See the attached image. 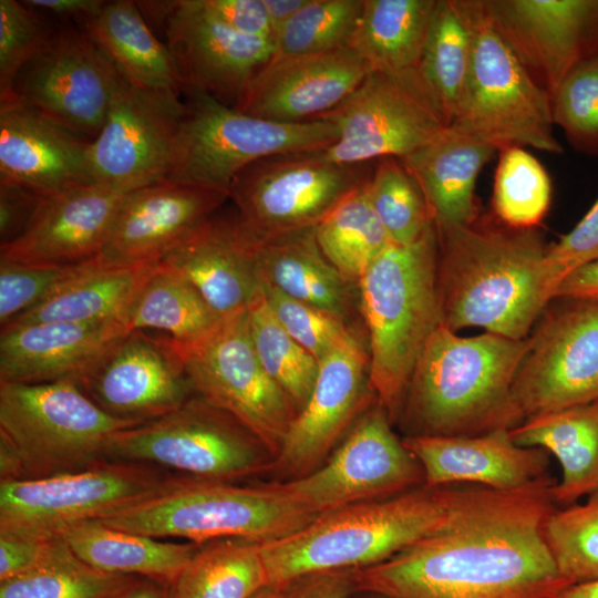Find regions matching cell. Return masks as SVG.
Segmentation results:
<instances>
[{"instance_id": "1", "label": "cell", "mask_w": 598, "mask_h": 598, "mask_svg": "<svg viewBox=\"0 0 598 598\" xmlns=\"http://www.w3.org/2000/svg\"><path fill=\"white\" fill-rule=\"evenodd\" d=\"M546 475L518 488H450L440 526L389 559L353 569L382 598H554L571 585L544 537L555 511Z\"/></svg>"}, {"instance_id": "2", "label": "cell", "mask_w": 598, "mask_h": 598, "mask_svg": "<svg viewBox=\"0 0 598 598\" xmlns=\"http://www.w3.org/2000/svg\"><path fill=\"white\" fill-rule=\"evenodd\" d=\"M477 219L436 230L441 322L454 332L481 328L525 339L558 287L548 246L535 229Z\"/></svg>"}, {"instance_id": "3", "label": "cell", "mask_w": 598, "mask_h": 598, "mask_svg": "<svg viewBox=\"0 0 598 598\" xmlns=\"http://www.w3.org/2000/svg\"><path fill=\"white\" fill-rule=\"evenodd\" d=\"M528 343V337L488 332L461 337L440 323L417 358L404 398L417 430L412 435H476L519 424L512 390Z\"/></svg>"}, {"instance_id": "4", "label": "cell", "mask_w": 598, "mask_h": 598, "mask_svg": "<svg viewBox=\"0 0 598 598\" xmlns=\"http://www.w3.org/2000/svg\"><path fill=\"white\" fill-rule=\"evenodd\" d=\"M434 224L409 245H390L358 281L369 333V381L394 420L417 358L441 322Z\"/></svg>"}, {"instance_id": "5", "label": "cell", "mask_w": 598, "mask_h": 598, "mask_svg": "<svg viewBox=\"0 0 598 598\" xmlns=\"http://www.w3.org/2000/svg\"><path fill=\"white\" fill-rule=\"evenodd\" d=\"M447 487H419L317 516L301 529L260 544L269 586L285 589L315 573L379 564L442 523Z\"/></svg>"}, {"instance_id": "6", "label": "cell", "mask_w": 598, "mask_h": 598, "mask_svg": "<svg viewBox=\"0 0 598 598\" xmlns=\"http://www.w3.org/2000/svg\"><path fill=\"white\" fill-rule=\"evenodd\" d=\"M138 424L109 414L73 381L0 382V481L85 468L106 460L117 432Z\"/></svg>"}, {"instance_id": "7", "label": "cell", "mask_w": 598, "mask_h": 598, "mask_svg": "<svg viewBox=\"0 0 598 598\" xmlns=\"http://www.w3.org/2000/svg\"><path fill=\"white\" fill-rule=\"evenodd\" d=\"M316 517L278 483L239 486L186 477L172 489L99 520L113 528L200 546L228 538L274 542Z\"/></svg>"}, {"instance_id": "8", "label": "cell", "mask_w": 598, "mask_h": 598, "mask_svg": "<svg viewBox=\"0 0 598 598\" xmlns=\"http://www.w3.org/2000/svg\"><path fill=\"white\" fill-rule=\"evenodd\" d=\"M165 179L229 196L235 177L260 159L323 150L339 136L326 117L280 123L245 114L215 97L188 89Z\"/></svg>"}, {"instance_id": "9", "label": "cell", "mask_w": 598, "mask_h": 598, "mask_svg": "<svg viewBox=\"0 0 598 598\" xmlns=\"http://www.w3.org/2000/svg\"><path fill=\"white\" fill-rule=\"evenodd\" d=\"M473 38L467 83L451 126L496 150L530 146L561 154L551 99L498 32L483 0H462Z\"/></svg>"}, {"instance_id": "10", "label": "cell", "mask_w": 598, "mask_h": 598, "mask_svg": "<svg viewBox=\"0 0 598 598\" xmlns=\"http://www.w3.org/2000/svg\"><path fill=\"white\" fill-rule=\"evenodd\" d=\"M105 458L220 482L268 471L274 463L250 431L197 394L162 417L117 432Z\"/></svg>"}, {"instance_id": "11", "label": "cell", "mask_w": 598, "mask_h": 598, "mask_svg": "<svg viewBox=\"0 0 598 598\" xmlns=\"http://www.w3.org/2000/svg\"><path fill=\"white\" fill-rule=\"evenodd\" d=\"M185 478L147 464L102 460L50 477L0 481V532L56 536L69 525L103 518Z\"/></svg>"}, {"instance_id": "12", "label": "cell", "mask_w": 598, "mask_h": 598, "mask_svg": "<svg viewBox=\"0 0 598 598\" xmlns=\"http://www.w3.org/2000/svg\"><path fill=\"white\" fill-rule=\"evenodd\" d=\"M176 343L195 393L235 417L275 460L298 409L260 363L248 310L223 317L195 341Z\"/></svg>"}, {"instance_id": "13", "label": "cell", "mask_w": 598, "mask_h": 598, "mask_svg": "<svg viewBox=\"0 0 598 598\" xmlns=\"http://www.w3.org/2000/svg\"><path fill=\"white\" fill-rule=\"evenodd\" d=\"M320 151L267 157L235 177L229 198L250 237L268 239L315 228L370 178L375 162L342 165Z\"/></svg>"}, {"instance_id": "14", "label": "cell", "mask_w": 598, "mask_h": 598, "mask_svg": "<svg viewBox=\"0 0 598 598\" xmlns=\"http://www.w3.org/2000/svg\"><path fill=\"white\" fill-rule=\"evenodd\" d=\"M320 117L331 121L339 133L320 152L342 165L402 158L450 126L417 68L371 71L342 103Z\"/></svg>"}, {"instance_id": "15", "label": "cell", "mask_w": 598, "mask_h": 598, "mask_svg": "<svg viewBox=\"0 0 598 598\" xmlns=\"http://www.w3.org/2000/svg\"><path fill=\"white\" fill-rule=\"evenodd\" d=\"M390 421L377 403L362 414L326 463L278 485L316 516L424 485L421 464L394 434Z\"/></svg>"}, {"instance_id": "16", "label": "cell", "mask_w": 598, "mask_h": 598, "mask_svg": "<svg viewBox=\"0 0 598 598\" xmlns=\"http://www.w3.org/2000/svg\"><path fill=\"white\" fill-rule=\"evenodd\" d=\"M528 341L512 390L522 422L598 401L597 300L567 299L545 313Z\"/></svg>"}, {"instance_id": "17", "label": "cell", "mask_w": 598, "mask_h": 598, "mask_svg": "<svg viewBox=\"0 0 598 598\" xmlns=\"http://www.w3.org/2000/svg\"><path fill=\"white\" fill-rule=\"evenodd\" d=\"M136 6L148 24L155 22L164 31L185 91L197 90L234 106L274 55L270 41L235 31L200 0L136 1Z\"/></svg>"}, {"instance_id": "18", "label": "cell", "mask_w": 598, "mask_h": 598, "mask_svg": "<svg viewBox=\"0 0 598 598\" xmlns=\"http://www.w3.org/2000/svg\"><path fill=\"white\" fill-rule=\"evenodd\" d=\"M183 112L179 94L142 89L121 75L102 130L89 145L92 182L137 188L164 181Z\"/></svg>"}, {"instance_id": "19", "label": "cell", "mask_w": 598, "mask_h": 598, "mask_svg": "<svg viewBox=\"0 0 598 598\" xmlns=\"http://www.w3.org/2000/svg\"><path fill=\"white\" fill-rule=\"evenodd\" d=\"M121 74L76 25L63 23L19 74L12 100L93 141L105 122Z\"/></svg>"}, {"instance_id": "20", "label": "cell", "mask_w": 598, "mask_h": 598, "mask_svg": "<svg viewBox=\"0 0 598 598\" xmlns=\"http://www.w3.org/2000/svg\"><path fill=\"white\" fill-rule=\"evenodd\" d=\"M79 386L109 414L137 423L196 395L176 341L145 330L125 334Z\"/></svg>"}, {"instance_id": "21", "label": "cell", "mask_w": 598, "mask_h": 598, "mask_svg": "<svg viewBox=\"0 0 598 598\" xmlns=\"http://www.w3.org/2000/svg\"><path fill=\"white\" fill-rule=\"evenodd\" d=\"M498 32L550 99L598 58V0H483Z\"/></svg>"}, {"instance_id": "22", "label": "cell", "mask_w": 598, "mask_h": 598, "mask_svg": "<svg viewBox=\"0 0 598 598\" xmlns=\"http://www.w3.org/2000/svg\"><path fill=\"white\" fill-rule=\"evenodd\" d=\"M228 198L221 192L167 179L137 187L124 197L92 260L105 268L161 262Z\"/></svg>"}, {"instance_id": "23", "label": "cell", "mask_w": 598, "mask_h": 598, "mask_svg": "<svg viewBox=\"0 0 598 598\" xmlns=\"http://www.w3.org/2000/svg\"><path fill=\"white\" fill-rule=\"evenodd\" d=\"M372 395L369 353L352 333L319 361L309 400L287 432L271 470L297 478L319 467Z\"/></svg>"}, {"instance_id": "24", "label": "cell", "mask_w": 598, "mask_h": 598, "mask_svg": "<svg viewBox=\"0 0 598 598\" xmlns=\"http://www.w3.org/2000/svg\"><path fill=\"white\" fill-rule=\"evenodd\" d=\"M371 71L350 47L271 59L252 76L234 107L274 122L312 121L342 103Z\"/></svg>"}, {"instance_id": "25", "label": "cell", "mask_w": 598, "mask_h": 598, "mask_svg": "<svg viewBox=\"0 0 598 598\" xmlns=\"http://www.w3.org/2000/svg\"><path fill=\"white\" fill-rule=\"evenodd\" d=\"M133 189L92 183L44 198L27 230L0 246V260L64 266L93 259Z\"/></svg>"}, {"instance_id": "26", "label": "cell", "mask_w": 598, "mask_h": 598, "mask_svg": "<svg viewBox=\"0 0 598 598\" xmlns=\"http://www.w3.org/2000/svg\"><path fill=\"white\" fill-rule=\"evenodd\" d=\"M90 143L30 105L0 102V178L43 197L92 184Z\"/></svg>"}, {"instance_id": "27", "label": "cell", "mask_w": 598, "mask_h": 598, "mask_svg": "<svg viewBox=\"0 0 598 598\" xmlns=\"http://www.w3.org/2000/svg\"><path fill=\"white\" fill-rule=\"evenodd\" d=\"M127 333L123 320L1 327L0 382L79 384Z\"/></svg>"}, {"instance_id": "28", "label": "cell", "mask_w": 598, "mask_h": 598, "mask_svg": "<svg viewBox=\"0 0 598 598\" xmlns=\"http://www.w3.org/2000/svg\"><path fill=\"white\" fill-rule=\"evenodd\" d=\"M406 448L422 466L425 487L473 483L508 491L543 476L547 452L517 445L509 429L476 435H410Z\"/></svg>"}, {"instance_id": "29", "label": "cell", "mask_w": 598, "mask_h": 598, "mask_svg": "<svg viewBox=\"0 0 598 598\" xmlns=\"http://www.w3.org/2000/svg\"><path fill=\"white\" fill-rule=\"evenodd\" d=\"M161 262L184 277L220 317L248 309L261 291L254 240L237 213H215Z\"/></svg>"}, {"instance_id": "30", "label": "cell", "mask_w": 598, "mask_h": 598, "mask_svg": "<svg viewBox=\"0 0 598 598\" xmlns=\"http://www.w3.org/2000/svg\"><path fill=\"white\" fill-rule=\"evenodd\" d=\"M495 151L450 125L426 145L399 158L417 183L436 230L478 218L475 185Z\"/></svg>"}, {"instance_id": "31", "label": "cell", "mask_w": 598, "mask_h": 598, "mask_svg": "<svg viewBox=\"0 0 598 598\" xmlns=\"http://www.w3.org/2000/svg\"><path fill=\"white\" fill-rule=\"evenodd\" d=\"M252 240L260 282L347 322L358 285L328 261L317 244L315 228Z\"/></svg>"}, {"instance_id": "32", "label": "cell", "mask_w": 598, "mask_h": 598, "mask_svg": "<svg viewBox=\"0 0 598 598\" xmlns=\"http://www.w3.org/2000/svg\"><path fill=\"white\" fill-rule=\"evenodd\" d=\"M131 84L183 94L184 81L165 43L145 21L136 1H105L75 23Z\"/></svg>"}, {"instance_id": "33", "label": "cell", "mask_w": 598, "mask_h": 598, "mask_svg": "<svg viewBox=\"0 0 598 598\" xmlns=\"http://www.w3.org/2000/svg\"><path fill=\"white\" fill-rule=\"evenodd\" d=\"M509 434L517 445L542 448L558 460L556 504L570 506L598 492V401L526 419Z\"/></svg>"}, {"instance_id": "34", "label": "cell", "mask_w": 598, "mask_h": 598, "mask_svg": "<svg viewBox=\"0 0 598 598\" xmlns=\"http://www.w3.org/2000/svg\"><path fill=\"white\" fill-rule=\"evenodd\" d=\"M89 566L109 574L147 577L172 584L199 548L117 529L99 519L69 525L58 534Z\"/></svg>"}, {"instance_id": "35", "label": "cell", "mask_w": 598, "mask_h": 598, "mask_svg": "<svg viewBox=\"0 0 598 598\" xmlns=\"http://www.w3.org/2000/svg\"><path fill=\"white\" fill-rule=\"evenodd\" d=\"M159 262L105 268L92 259L51 296L19 315L10 324L39 322L99 323L125 319ZM3 326V327H4Z\"/></svg>"}, {"instance_id": "36", "label": "cell", "mask_w": 598, "mask_h": 598, "mask_svg": "<svg viewBox=\"0 0 598 598\" xmlns=\"http://www.w3.org/2000/svg\"><path fill=\"white\" fill-rule=\"evenodd\" d=\"M436 4L437 0H363L349 47L372 71L415 69Z\"/></svg>"}, {"instance_id": "37", "label": "cell", "mask_w": 598, "mask_h": 598, "mask_svg": "<svg viewBox=\"0 0 598 598\" xmlns=\"http://www.w3.org/2000/svg\"><path fill=\"white\" fill-rule=\"evenodd\" d=\"M269 586L260 544L218 539L199 546L171 584L172 598H250Z\"/></svg>"}, {"instance_id": "38", "label": "cell", "mask_w": 598, "mask_h": 598, "mask_svg": "<svg viewBox=\"0 0 598 598\" xmlns=\"http://www.w3.org/2000/svg\"><path fill=\"white\" fill-rule=\"evenodd\" d=\"M221 318L184 277L159 262L124 323L127 332L154 331L186 343L208 333Z\"/></svg>"}, {"instance_id": "39", "label": "cell", "mask_w": 598, "mask_h": 598, "mask_svg": "<svg viewBox=\"0 0 598 598\" xmlns=\"http://www.w3.org/2000/svg\"><path fill=\"white\" fill-rule=\"evenodd\" d=\"M472 54L462 0H437L417 69L450 125L467 83Z\"/></svg>"}, {"instance_id": "40", "label": "cell", "mask_w": 598, "mask_h": 598, "mask_svg": "<svg viewBox=\"0 0 598 598\" xmlns=\"http://www.w3.org/2000/svg\"><path fill=\"white\" fill-rule=\"evenodd\" d=\"M368 181L315 227V237L324 257L357 285L371 264L392 245L370 202Z\"/></svg>"}, {"instance_id": "41", "label": "cell", "mask_w": 598, "mask_h": 598, "mask_svg": "<svg viewBox=\"0 0 598 598\" xmlns=\"http://www.w3.org/2000/svg\"><path fill=\"white\" fill-rule=\"evenodd\" d=\"M551 202V182L542 163L520 146L501 150L494 175L492 205L501 224L535 229Z\"/></svg>"}, {"instance_id": "42", "label": "cell", "mask_w": 598, "mask_h": 598, "mask_svg": "<svg viewBox=\"0 0 598 598\" xmlns=\"http://www.w3.org/2000/svg\"><path fill=\"white\" fill-rule=\"evenodd\" d=\"M247 310L260 363L292 399L299 413L315 386L319 361L285 330L261 291Z\"/></svg>"}, {"instance_id": "43", "label": "cell", "mask_w": 598, "mask_h": 598, "mask_svg": "<svg viewBox=\"0 0 598 598\" xmlns=\"http://www.w3.org/2000/svg\"><path fill=\"white\" fill-rule=\"evenodd\" d=\"M135 577L95 569L62 540L41 566L0 581V598H109Z\"/></svg>"}, {"instance_id": "44", "label": "cell", "mask_w": 598, "mask_h": 598, "mask_svg": "<svg viewBox=\"0 0 598 598\" xmlns=\"http://www.w3.org/2000/svg\"><path fill=\"white\" fill-rule=\"evenodd\" d=\"M367 192L393 245L414 243L433 224L417 183L396 157L375 162Z\"/></svg>"}, {"instance_id": "45", "label": "cell", "mask_w": 598, "mask_h": 598, "mask_svg": "<svg viewBox=\"0 0 598 598\" xmlns=\"http://www.w3.org/2000/svg\"><path fill=\"white\" fill-rule=\"evenodd\" d=\"M362 7L363 0H309L276 38L271 59L349 47Z\"/></svg>"}, {"instance_id": "46", "label": "cell", "mask_w": 598, "mask_h": 598, "mask_svg": "<svg viewBox=\"0 0 598 598\" xmlns=\"http://www.w3.org/2000/svg\"><path fill=\"white\" fill-rule=\"evenodd\" d=\"M544 537L559 573L570 582L598 577V492L582 505L554 511Z\"/></svg>"}, {"instance_id": "47", "label": "cell", "mask_w": 598, "mask_h": 598, "mask_svg": "<svg viewBox=\"0 0 598 598\" xmlns=\"http://www.w3.org/2000/svg\"><path fill=\"white\" fill-rule=\"evenodd\" d=\"M55 29L23 1L0 0V102L12 100L19 74L44 51Z\"/></svg>"}, {"instance_id": "48", "label": "cell", "mask_w": 598, "mask_h": 598, "mask_svg": "<svg viewBox=\"0 0 598 598\" xmlns=\"http://www.w3.org/2000/svg\"><path fill=\"white\" fill-rule=\"evenodd\" d=\"M554 124L577 151L598 156V58L575 68L551 95Z\"/></svg>"}, {"instance_id": "49", "label": "cell", "mask_w": 598, "mask_h": 598, "mask_svg": "<svg viewBox=\"0 0 598 598\" xmlns=\"http://www.w3.org/2000/svg\"><path fill=\"white\" fill-rule=\"evenodd\" d=\"M261 292L285 330L318 361L352 334L342 319L261 282Z\"/></svg>"}, {"instance_id": "50", "label": "cell", "mask_w": 598, "mask_h": 598, "mask_svg": "<svg viewBox=\"0 0 598 598\" xmlns=\"http://www.w3.org/2000/svg\"><path fill=\"white\" fill-rule=\"evenodd\" d=\"M85 262L37 266L0 260L1 327L51 296L78 275Z\"/></svg>"}, {"instance_id": "51", "label": "cell", "mask_w": 598, "mask_h": 598, "mask_svg": "<svg viewBox=\"0 0 598 598\" xmlns=\"http://www.w3.org/2000/svg\"><path fill=\"white\" fill-rule=\"evenodd\" d=\"M547 261L558 286L574 270L598 261V198L569 233L548 246Z\"/></svg>"}, {"instance_id": "52", "label": "cell", "mask_w": 598, "mask_h": 598, "mask_svg": "<svg viewBox=\"0 0 598 598\" xmlns=\"http://www.w3.org/2000/svg\"><path fill=\"white\" fill-rule=\"evenodd\" d=\"M61 543L58 536L0 532V581L41 566Z\"/></svg>"}, {"instance_id": "53", "label": "cell", "mask_w": 598, "mask_h": 598, "mask_svg": "<svg viewBox=\"0 0 598 598\" xmlns=\"http://www.w3.org/2000/svg\"><path fill=\"white\" fill-rule=\"evenodd\" d=\"M44 198L16 182L0 178V246L27 230Z\"/></svg>"}, {"instance_id": "54", "label": "cell", "mask_w": 598, "mask_h": 598, "mask_svg": "<svg viewBox=\"0 0 598 598\" xmlns=\"http://www.w3.org/2000/svg\"><path fill=\"white\" fill-rule=\"evenodd\" d=\"M200 1L208 12L235 31L272 43L269 18L264 0Z\"/></svg>"}, {"instance_id": "55", "label": "cell", "mask_w": 598, "mask_h": 598, "mask_svg": "<svg viewBox=\"0 0 598 598\" xmlns=\"http://www.w3.org/2000/svg\"><path fill=\"white\" fill-rule=\"evenodd\" d=\"M355 591L353 569L303 576L282 589V598H349Z\"/></svg>"}, {"instance_id": "56", "label": "cell", "mask_w": 598, "mask_h": 598, "mask_svg": "<svg viewBox=\"0 0 598 598\" xmlns=\"http://www.w3.org/2000/svg\"><path fill=\"white\" fill-rule=\"evenodd\" d=\"M555 298L598 301V261L585 265L566 276L556 289Z\"/></svg>"}, {"instance_id": "57", "label": "cell", "mask_w": 598, "mask_h": 598, "mask_svg": "<svg viewBox=\"0 0 598 598\" xmlns=\"http://www.w3.org/2000/svg\"><path fill=\"white\" fill-rule=\"evenodd\" d=\"M28 7L41 12L51 13L75 23L95 14L105 3L103 0H27Z\"/></svg>"}, {"instance_id": "58", "label": "cell", "mask_w": 598, "mask_h": 598, "mask_svg": "<svg viewBox=\"0 0 598 598\" xmlns=\"http://www.w3.org/2000/svg\"><path fill=\"white\" fill-rule=\"evenodd\" d=\"M109 598H172L171 585L147 577H135Z\"/></svg>"}, {"instance_id": "59", "label": "cell", "mask_w": 598, "mask_h": 598, "mask_svg": "<svg viewBox=\"0 0 598 598\" xmlns=\"http://www.w3.org/2000/svg\"><path fill=\"white\" fill-rule=\"evenodd\" d=\"M272 35V43L289 20L299 12L309 0H264Z\"/></svg>"}, {"instance_id": "60", "label": "cell", "mask_w": 598, "mask_h": 598, "mask_svg": "<svg viewBox=\"0 0 598 598\" xmlns=\"http://www.w3.org/2000/svg\"><path fill=\"white\" fill-rule=\"evenodd\" d=\"M554 598H598V577L571 584Z\"/></svg>"}, {"instance_id": "61", "label": "cell", "mask_w": 598, "mask_h": 598, "mask_svg": "<svg viewBox=\"0 0 598 598\" xmlns=\"http://www.w3.org/2000/svg\"><path fill=\"white\" fill-rule=\"evenodd\" d=\"M250 598H282V589L272 586H266Z\"/></svg>"}, {"instance_id": "62", "label": "cell", "mask_w": 598, "mask_h": 598, "mask_svg": "<svg viewBox=\"0 0 598 598\" xmlns=\"http://www.w3.org/2000/svg\"><path fill=\"white\" fill-rule=\"evenodd\" d=\"M365 598H382V597H380L378 595H373V594H368V597H365Z\"/></svg>"}]
</instances>
